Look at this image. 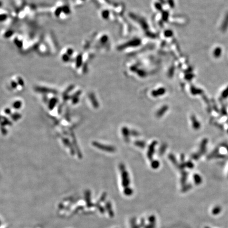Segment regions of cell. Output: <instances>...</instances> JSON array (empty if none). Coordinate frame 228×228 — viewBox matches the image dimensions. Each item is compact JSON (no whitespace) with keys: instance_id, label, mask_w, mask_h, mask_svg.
I'll list each match as a JSON object with an SVG mask.
<instances>
[{"instance_id":"cell-7","label":"cell","mask_w":228,"mask_h":228,"mask_svg":"<svg viewBox=\"0 0 228 228\" xmlns=\"http://www.w3.org/2000/svg\"><path fill=\"white\" fill-rule=\"evenodd\" d=\"M151 166H152V167L153 169H157L159 166V163L157 160L152 161V163H151Z\"/></svg>"},{"instance_id":"cell-4","label":"cell","mask_w":228,"mask_h":228,"mask_svg":"<svg viewBox=\"0 0 228 228\" xmlns=\"http://www.w3.org/2000/svg\"><path fill=\"white\" fill-rule=\"evenodd\" d=\"M168 108H169V107L166 105L163 106L162 108L161 109H159V110L157 111V112H156V116L157 117H162L167 112Z\"/></svg>"},{"instance_id":"cell-10","label":"cell","mask_w":228,"mask_h":228,"mask_svg":"<svg viewBox=\"0 0 228 228\" xmlns=\"http://www.w3.org/2000/svg\"><path fill=\"white\" fill-rule=\"evenodd\" d=\"M166 149V146L165 145L162 146V147L161 148L160 150H159V153H160L161 154L163 153L164 152V151H165Z\"/></svg>"},{"instance_id":"cell-5","label":"cell","mask_w":228,"mask_h":228,"mask_svg":"<svg viewBox=\"0 0 228 228\" xmlns=\"http://www.w3.org/2000/svg\"><path fill=\"white\" fill-rule=\"evenodd\" d=\"M122 133L125 138L126 141L128 142L129 141V136L130 135V130L126 127H123L122 129Z\"/></svg>"},{"instance_id":"cell-6","label":"cell","mask_w":228,"mask_h":228,"mask_svg":"<svg viewBox=\"0 0 228 228\" xmlns=\"http://www.w3.org/2000/svg\"><path fill=\"white\" fill-rule=\"evenodd\" d=\"M164 91H165V90L164 89H161L159 90H157V91H153V95L154 96H159V95H163L164 93Z\"/></svg>"},{"instance_id":"cell-9","label":"cell","mask_w":228,"mask_h":228,"mask_svg":"<svg viewBox=\"0 0 228 228\" xmlns=\"http://www.w3.org/2000/svg\"><path fill=\"white\" fill-rule=\"evenodd\" d=\"M130 134H131L133 136H138L139 133L135 130H130Z\"/></svg>"},{"instance_id":"cell-1","label":"cell","mask_w":228,"mask_h":228,"mask_svg":"<svg viewBox=\"0 0 228 228\" xmlns=\"http://www.w3.org/2000/svg\"><path fill=\"white\" fill-rule=\"evenodd\" d=\"M119 169L122 174V185L125 187H127L130 183L128 172L126 170L125 166L123 164H120L119 165Z\"/></svg>"},{"instance_id":"cell-8","label":"cell","mask_w":228,"mask_h":228,"mask_svg":"<svg viewBox=\"0 0 228 228\" xmlns=\"http://www.w3.org/2000/svg\"><path fill=\"white\" fill-rule=\"evenodd\" d=\"M135 145L137 146H138V147H141V148H144L145 147V143L144 142H143V141H136V142H135Z\"/></svg>"},{"instance_id":"cell-2","label":"cell","mask_w":228,"mask_h":228,"mask_svg":"<svg viewBox=\"0 0 228 228\" xmlns=\"http://www.w3.org/2000/svg\"><path fill=\"white\" fill-rule=\"evenodd\" d=\"M93 145L95 146L96 147H97L98 149H102L104 151H106V152H114L116 151V149L113 147L112 146L109 145H103L99 143L94 142L93 143Z\"/></svg>"},{"instance_id":"cell-3","label":"cell","mask_w":228,"mask_h":228,"mask_svg":"<svg viewBox=\"0 0 228 228\" xmlns=\"http://www.w3.org/2000/svg\"><path fill=\"white\" fill-rule=\"evenodd\" d=\"M157 144V142L156 141H154L149 146V150L147 152V157L150 160H152L153 159V156L155 152V147Z\"/></svg>"}]
</instances>
